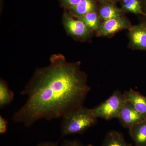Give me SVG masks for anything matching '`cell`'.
I'll return each mask as SVG.
<instances>
[{"label":"cell","instance_id":"ba28073f","mask_svg":"<svg viewBox=\"0 0 146 146\" xmlns=\"http://www.w3.org/2000/svg\"><path fill=\"white\" fill-rule=\"evenodd\" d=\"M123 94L127 102L146 119V97L132 89Z\"/></svg>","mask_w":146,"mask_h":146},{"label":"cell","instance_id":"e0dca14e","mask_svg":"<svg viewBox=\"0 0 146 146\" xmlns=\"http://www.w3.org/2000/svg\"><path fill=\"white\" fill-rule=\"evenodd\" d=\"M82 0H60L61 5L65 8L70 9L77 5Z\"/></svg>","mask_w":146,"mask_h":146},{"label":"cell","instance_id":"7402d4cb","mask_svg":"<svg viewBox=\"0 0 146 146\" xmlns=\"http://www.w3.org/2000/svg\"><path fill=\"white\" fill-rule=\"evenodd\" d=\"M113 1H114V2H115V1H117V0H113Z\"/></svg>","mask_w":146,"mask_h":146},{"label":"cell","instance_id":"277c9868","mask_svg":"<svg viewBox=\"0 0 146 146\" xmlns=\"http://www.w3.org/2000/svg\"><path fill=\"white\" fill-rule=\"evenodd\" d=\"M63 27L67 34L77 41L89 42L94 35V32L80 19L75 18L65 11L63 16Z\"/></svg>","mask_w":146,"mask_h":146},{"label":"cell","instance_id":"8992f818","mask_svg":"<svg viewBox=\"0 0 146 146\" xmlns=\"http://www.w3.org/2000/svg\"><path fill=\"white\" fill-rule=\"evenodd\" d=\"M128 48L146 51V23L132 26L128 29Z\"/></svg>","mask_w":146,"mask_h":146},{"label":"cell","instance_id":"52a82bcc","mask_svg":"<svg viewBox=\"0 0 146 146\" xmlns=\"http://www.w3.org/2000/svg\"><path fill=\"white\" fill-rule=\"evenodd\" d=\"M117 119L123 127L129 129L146 120L129 102L127 101Z\"/></svg>","mask_w":146,"mask_h":146},{"label":"cell","instance_id":"d6986e66","mask_svg":"<svg viewBox=\"0 0 146 146\" xmlns=\"http://www.w3.org/2000/svg\"><path fill=\"white\" fill-rule=\"evenodd\" d=\"M36 146H58V143L50 141H45L39 143Z\"/></svg>","mask_w":146,"mask_h":146},{"label":"cell","instance_id":"2e32d148","mask_svg":"<svg viewBox=\"0 0 146 146\" xmlns=\"http://www.w3.org/2000/svg\"><path fill=\"white\" fill-rule=\"evenodd\" d=\"M61 146H93L91 144H84L78 140H68L64 139Z\"/></svg>","mask_w":146,"mask_h":146},{"label":"cell","instance_id":"7a4b0ae2","mask_svg":"<svg viewBox=\"0 0 146 146\" xmlns=\"http://www.w3.org/2000/svg\"><path fill=\"white\" fill-rule=\"evenodd\" d=\"M98 119L92 109L84 106L78 108L62 117L60 125V137L80 135L96 125Z\"/></svg>","mask_w":146,"mask_h":146},{"label":"cell","instance_id":"ffe728a7","mask_svg":"<svg viewBox=\"0 0 146 146\" xmlns=\"http://www.w3.org/2000/svg\"><path fill=\"white\" fill-rule=\"evenodd\" d=\"M141 3L143 11L146 15V0H138Z\"/></svg>","mask_w":146,"mask_h":146},{"label":"cell","instance_id":"6da1fadb","mask_svg":"<svg viewBox=\"0 0 146 146\" xmlns=\"http://www.w3.org/2000/svg\"><path fill=\"white\" fill-rule=\"evenodd\" d=\"M81 62H70L61 54L51 56L49 65L36 69L21 92L25 103L12 120L29 127L41 119L51 121L83 106L91 87Z\"/></svg>","mask_w":146,"mask_h":146},{"label":"cell","instance_id":"8fae6325","mask_svg":"<svg viewBox=\"0 0 146 146\" xmlns=\"http://www.w3.org/2000/svg\"><path fill=\"white\" fill-rule=\"evenodd\" d=\"M129 134L136 146H146V120L129 129Z\"/></svg>","mask_w":146,"mask_h":146},{"label":"cell","instance_id":"3957f363","mask_svg":"<svg viewBox=\"0 0 146 146\" xmlns=\"http://www.w3.org/2000/svg\"><path fill=\"white\" fill-rule=\"evenodd\" d=\"M127 101L124 94L117 90L105 101L91 109L96 117L110 120L118 118Z\"/></svg>","mask_w":146,"mask_h":146},{"label":"cell","instance_id":"5bb4252c","mask_svg":"<svg viewBox=\"0 0 146 146\" xmlns=\"http://www.w3.org/2000/svg\"><path fill=\"white\" fill-rule=\"evenodd\" d=\"M78 19L84 22L92 31L96 33L99 30L103 22L96 11L87 13Z\"/></svg>","mask_w":146,"mask_h":146},{"label":"cell","instance_id":"ac0fdd59","mask_svg":"<svg viewBox=\"0 0 146 146\" xmlns=\"http://www.w3.org/2000/svg\"><path fill=\"white\" fill-rule=\"evenodd\" d=\"M8 123L5 118L0 115V134H5L8 130Z\"/></svg>","mask_w":146,"mask_h":146},{"label":"cell","instance_id":"7c38bea8","mask_svg":"<svg viewBox=\"0 0 146 146\" xmlns=\"http://www.w3.org/2000/svg\"><path fill=\"white\" fill-rule=\"evenodd\" d=\"M102 146H133L126 141L121 133L117 131H110L105 137Z\"/></svg>","mask_w":146,"mask_h":146},{"label":"cell","instance_id":"9a60e30c","mask_svg":"<svg viewBox=\"0 0 146 146\" xmlns=\"http://www.w3.org/2000/svg\"><path fill=\"white\" fill-rule=\"evenodd\" d=\"M121 4L123 9L127 12L146 17L138 0H121Z\"/></svg>","mask_w":146,"mask_h":146},{"label":"cell","instance_id":"5b68a950","mask_svg":"<svg viewBox=\"0 0 146 146\" xmlns=\"http://www.w3.org/2000/svg\"><path fill=\"white\" fill-rule=\"evenodd\" d=\"M132 26L130 21L124 16L103 22L96 35L102 37H109L117 33L128 29Z\"/></svg>","mask_w":146,"mask_h":146},{"label":"cell","instance_id":"9c48e42d","mask_svg":"<svg viewBox=\"0 0 146 146\" xmlns=\"http://www.w3.org/2000/svg\"><path fill=\"white\" fill-rule=\"evenodd\" d=\"M98 13L103 22L124 16L122 9L118 8L113 3H103Z\"/></svg>","mask_w":146,"mask_h":146},{"label":"cell","instance_id":"30bf717a","mask_svg":"<svg viewBox=\"0 0 146 146\" xmlns=\"http://www.w3.org/2000/svg\"><path fill=\"white\" fill-rule=\"evenodd\" d=\"M95 0H82L77 5L69 9V13L75 18H78L87 13L96 11Z\"/></svg>","mask_w":146,"mask_h":146},{"label":"cell","instance_id":"44dd1931","mask_svg":"<svg viewBox=\"0 0 146 146\" xmlns=\"http://www.w3.org/2000/svg\"><path fill=\"white\" fill-rule=\"evenodd\" d=\"M99 1L102 3H114L113 0H98Z\"/></svg>","mask_w":146,"mask_h":146},{"label":"cell","instance_id":"4fadbf2b","mask_svg":"<svg viewBox=\"0 0 146 146\" xmlns=\"http://www.w3.org/2000/svg\"><path fill=\"white\" fill-rule=\"evenodd\" d=\"M14 94L9 89L8 84L3 79H0V109L11 104L14 100Z\"/></svg>","mask_w":146,"mask_h":146}]
</instances>
